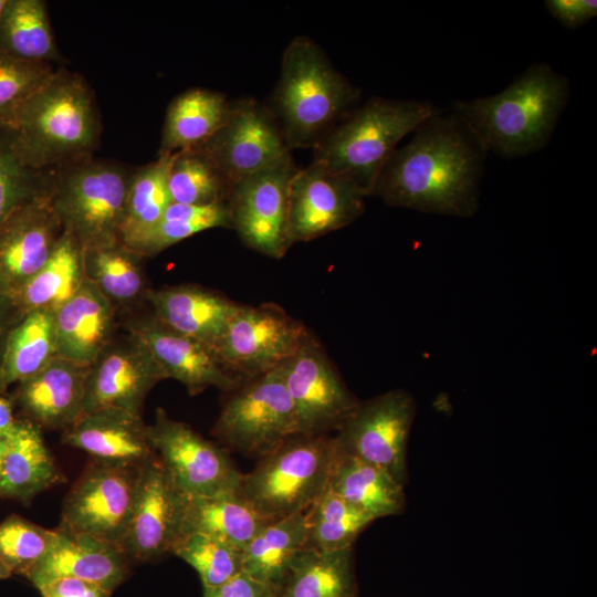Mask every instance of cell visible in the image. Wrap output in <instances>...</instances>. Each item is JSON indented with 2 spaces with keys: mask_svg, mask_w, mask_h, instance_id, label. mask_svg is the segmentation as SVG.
<instances>
[{
  "mask_svg": "<svg viewBox=\"0 0 597 597\" xmlns=\"http://www.w3.org/2000/svg\"><path fill=\"white\" fill-rule=\"evenodd\" d=\"M486 154L454 111L440 109L391 153L370 196L390 207L470 218L479 209Z\"/></svg>",
  "mask_w": 597,
  "mask_h": 597,
  "instance_id": "1",
  "label": "cell"
},
{
  "mask_svg": "<svg viewBox=\"0 0 597 597\" xmlns=\"http://www.w3.org/2000/svg\"><path fill=\"white\" fill-rule=\"evenodd\" d=\"M3 132L18 158L36 171L90 157L101 136L94 95L81 75L56 69Z\"/></svg>",
  "mask_w": 597,
  "mask_h": 597,
  "instance_id": "2",
  "label": "cell"
},
{
  "mask_svg": "<svg viewBox=\"0 0 597 597\" xmlns=\"http://www.w3.org/2000/svg\"><path fill=\"white\" fill-rule=\"evenodd\" d=\"M567 76L549 64L530 65L503 91L457 102L453 111L485 150L516 158L544 148L569 100Z\"/></svg>",
  "mask_w": 597,
  "mask_h": 597,
  "instance_id": "3",
  "label": "cell"
},
{
  "mask_svg": "<svg viewBox=\"0 0 597 597\" xmlns=\"http://www.w3.org/2000/svg\"><path fill=\"white\" fill-rule=\"evenodd\" d=\"M360 91L306 35L286 46L279 81L266 103L290 150L314 147L359 100Z\"/></svg>",
  "mask_w": 597,
  "mask_h": 597,
  "instance_id": "4",
  "label": "cell"
},
{
  "mask_svg": "<svg viewBox=\"0 0 597 597\" xmlns=\"http://www.w3.org/2000/svg\"><path fill=\"white\" fill-rule=\"evenodd\" d=\"M439 112L430 102L371 97L321 138L312 161L349 178L368 197L398 143Z\"/></svg>",
  "mask_w": 597,
  "mask_h": 597,
  "instance_id": "5",
  "label": "cell"
},
{
  "mask_svg": "<svg viewBox=\"0 0 597 597\" xmlns=\"http://www.w3.org/2000/svg\"><path fill=\"white\" fill-rule=\"evenodd\" d=\"M132 174L92 156L49 171L52 207L83 250L121 241Z\"/></svg>",
  "mask_w": 597,
  "mask_h": 597,
  "instance_id": "6",
  "label": "cell"
},
{
  "mask_svg": "<svg viewBox=\"0 0 597 597\" xmlns=\"http://www.w3.org/2000/svg\"><path fill=\"white\" fill-rule=\"evenodd\" d=\"M333 437L293 434L243 474L240 493L268 522L305 513L326 490Z\"/></svg>",
  "mask_w": 597,
  "mask_h": 597,
  "instance_id": "7",
  "label": "cell"
},
{
  "mask_svg": "<svg viewBox=\"0 0 597 597\" xmlns=\"http://www.w3.org/2000/svg\"><path fill=\"white\" fill-rule=\"evenodd\" d=\"M230 392L212 429L228 447L261 458L298 433L279 368L245 378Z\"/></svg>",
  "mask_w": 597,
  "mask_h": 597,
  "instance_id": "8",
  "label": "cell"
},
{
  "mask_svg": "<svg viewBox=\"0 0 597 597\" xmlns=\"http://www.w3.org/2000/svg\"><path fill=\"white\" fill-rule=\"evenodd\" d=\"M308 334L302 322L274 303L239 304L214 352L226 369L243 380L277 368Z\"/></svg>",
  "mask_w": 597,
  "mask_h": 597,
  "instance_id": "9",
  "label": "cell"
},
{
  "mask_svg": "<svg viewBox=\"0 0 597 597\" xmlns=\"http://www.w3.org/2000/svg\"><path fill=\"white\" fill-rule=\"evenodd\" d=\"M415 415L416 401L404 389L359 401L333 437L335 449L384 469L405 486Z\"/></svg>",
  "mask_w": 597,
  "mask_h": 597,
  "instance_id": "10",
  "label": "cell"
},
{
  "mask_svg": "<svg viewBox=\"0 0 597 597\" xmlns=\"http://www.w3.org/2000/svg\"><path fill=\"white\" fill-rule=\"evenodd\" d=\"M297 170L290 155L232 185L228 205L234 229L248 248L282 259L289 235L290 186Z\"/></svg>",
  "mask_w": 597,
  "mask_h": 597,
  "instance_id": "11",
  "label": "cell"
},
{
  "mask_svg": "<svg viewBox=\"0 0 597 597\" xmlns=\"http://www.w3.org/2000/svg\"><path fill=\"white\" fill-rule=\"evenodd\" d=\"M147 434L154 453L186 496L240 491L243 474L229 455L164 409L156 410Z\"/></svg>",
  "mask_w": 597,
  "mask_h": 597,
  "instance_id": "12",
  "label": "cell"
},
{
  "mask_svg": "<svg viewBox=\"0 0 597 597\" xmlns=\"http://www.w3.org/2000/svg\"><path fill=\"white\" fill-rule=\"evenodd\" d=\"M277 368L294 407L298 433L337 431L359 402L311 333Z\"/></svg>",
  "mask_w": 597,
  "mask_h": 597,
  "instance_id": "13",
  "label": "cell"
},
{
  "mask_svg": "<svg viewBox=\"0 0 597 597\" xmlns=\"http://www.w3.org/2000/svg\"><path fill=\"white\" fill-rule=\"evenodd\" d=\"M139 465L95 460L69 491L59 527L121 547L132 514Z\"/></svg>",
  "mask_w": 597,
  "mask_h": 597,
  "instance_id": "14",
  "label": "cell"
},
{
  "mask_svg": "<svg viewBox=\"0 0 597 597\" xmlns=\"http://www.w3.org/2000/svg\"><path fill=\"white\" fill-rule=\"evenodd\" d=\"M195 148L212 161L231 187L291 154L266 103L250 97L231 102L222 126Z\"/></svg>",
  "mask_w": 597,
  "mask_h": 597,
  "instance_id": "15",
  "label": "cell"
},
{
  "mask_svg": "<svg viewBox=\"0 0 597 597\" xmlns=\"http://www.w3.org/2000/svg\"><path fill=\"white\" fill-rule=\"evenodd\" d=\"M187 498L156 454L139 465L132 514L121 542L128 559L150 561L171 553L182 534Z\"/></svg>",
  "mask_w": 597,
  "mask_h": 597,
  "instance_id": "16",
  "label": "cell"
},
{
  "mask_svg": "<svg viewBox=\"0 0 597 597\" xmlns=\"http://www.w3.org/2000/svg\"><path fill=\"white\" fill-rule=\"evenodd\" d=\"M366 193L349 178L323 165L297 168L290 186L289 235L292 244L342 229L365 211Z\"/></svg>",
  "mask_w": 597,
  "mask_h": 597,
  "instance_id": "17",
  "label": "cell"
},
{
  "mask_svg": "<svg viewBox=\"0 0 597 597\" xmlns=\"http://www.w3.org/2000/svg\"><path fill=\"white\" fill-rule=\"evenodd\" d=\"M62 232L49 188L18 208L0 226V293L13 300L49 260Z\"/></svg>",
  "mask_w": 597,
  "mask_h": 597,
  "instance_id": "18",
  "label": "cell"
},
{
  "mask_svg": "<svg viewBox=\"0 0 597 597\" xmlns=\"http://www.w3.org/2000/svg\"><path fill=\"white\" fill-rule=\"evenodd\" d=\"M167 379L146 346L130 339L103 350L88 368L83 413L116 408L140 415L151 388Z\"/></svg>",
  "mask_w": 597,
  "mask_h": 597,
  "instance_id": "19",
  "label": "cell"
},
{
  "mask_svg": "<svg viewBox=\"0 0 597 597\" xmlns=\"http://www.w3.org/2000/svg\"><path fill=\"white\" fill-rule=\"evenodd\" d=\"M130 332L146 346L166 378L178 380L192 396L209 387L231 391L242 381L226 369L213 348L155 317L135 322Z\"/></svg>",
  "mask_w": 597,
  "mask_h": 597,
  "instance_id": "20",
  "label": "cell"
},
{
  "mask_svg": "<svg viewBox=\"0 0 597 597\" xmlns=\"http://www.w3.org/2000/svg\"><path fill=\"white\" fill-rule=\"evenodd\" d=\"M56 530L51 551L27 574L35 587L55 578L73 577L112 594L126 578L128 557L118 545L87 534Z\"/></svg>",
  "mask_w": 597,
  "mask_h": 597,
  "instance_id": "21",
  "label": "cell"
},
{
  "mask_svg": "<svg viewBox=\"0 0 597 597\" xmlns=\"http://www.w3.org/2000/svg\"><path fill=\"white\" fill-rule=\"evenodd\" d=\"M62 443L122 464L139 465L155 455L140 415L116 408L83 413L64 430Z\"/></svg>",
  "mask_w": 597,
  "mask_h": 597,
  "instance_id": "22",
  "label": "cell"
},
{
  "mask_svg": "<svg viewBox=\"0 0 597 597\" xmlns=\"http://www.w3.org/2000/svg\"><path fill=\"white\" fill-rule=\"evenodd\" d=\"M154 317L214 349L239 303L197 285L148 290Z\"/></svg>",
  "mask_w": 597,
  "mask_h": 597,
  "instance_id": "23",
  "label": "cell"
},
{
  "mask_svg": "<svg viewBox=\"0 0 597 597\" xmlns=\"http://www.w3.org/2000/svg\"><path fill=\"white\" fill-rule=\"evenodd\" d=\"M56 355L91 367L107 347L113 325L112 302L85 279L54 313Z\"/></svg>",
  "mask_w": 597,
  "mask_h": 597,
  "instance_id": "24",
  "label": "cell"
},
{
  "mask_svg": "<svg viewBox=\"0 0 597 597\" xmlns=\"http://www.w3.org/2000/svg\"><path fill=\"white\" fill-rule=\"evenodd\" d=\"M88 368L54 357L20 383L21 405L39 425L66 429L82 416Z\"/></svg>",
  "mask_w": 597,
  "mask_h": 597,
  "instance_id": "25",
  "label": "cell"
},
{
  "mask_svg": "<svg viewBox=\"0 0 597 597\" xmlns=\"http://www.w3.org/2000/svg\"><path fill=\"white\" fill-rule=\"evenodd\" d=\"M60 478L38 427L15 421L4 436L0 495L30 501L59 482Z\"/></svg>",
  "mask_w": 597,
  "mask_h": 597,
  "instance_id": "26",
  "label": "cell"
},
{
  "mask_svg": "<svg viewBox=\"0 0 597 597\" xmlns=\"http://www.w3.org/2000/svg\"><path fill=\"white\" fill-rule=\"evenodd\" d=\"M327 488L374 520L397 515L406 505L405 486L387 471L336 449Z\"/></svg>",
  "mask_w": 597,
  "mask_h": 597,
  "instance_id": "27",
  "label": "cell"
},
{
  "mask_svg": "<svg viewBox=\"0 0 597 597\" xmlns=\"http://www.w3.org/2000/svg\"><path fill=\"white\" fill-rule=\"evenodd\" d=\"M230 108L231 102L221 92L203 87L182 92L167 108L159 153L202 145L222 126Z\"/></svg>",
  "mask_w": 597,
  "mask_h": 597,
  "instance_id": "28",
  "label": "cell"
},
{
  "mask_svg": "<svg viewBox=\"0 0 597 597\" xmlns=\"http://www.w3.org/2000/svg\"><path fill=\"white\" fill-rule=\"evenodd\" d=\"M240 491L187 498L182 534L202 533L243 549L268 524Z\"/></svg>",
  "mask_w": 597,
  "mask_h": 597,
  "instance_id": "29",
  "label": "cell"
},
{
  "mask_svg": "<svg viewBox=\"0 0 597 597\" xmlns=\"http://www.w3.org/2000/svg\"><path fill=\"white\" fill-rule=\"evenodd\" d=\"M83 248L63 230L45 264L21 287L13 301L25 314L55 312L73 297L85 281Z\"/></svg>",
  "mask_w": 597,
  "mask_h": 597,
  "instance_id": "30",
  "label": "cell"
},
{
  "mask_svg": "<svg viewBox=\"0 0 597 597\" xmlns=\"http://www.w3.org/2000/svg\"><path fill=\"white\" fill-rule=\"evenodd\" d=\"M353 548H303L294 557L277 597H356Z\"/></svg>",
  "mask_w": 597,
  "mask_h": 597,
  "instance_id": "31",
  "label": "cell"
},
{
  "mask_svg": "<svg viewBox=\"0 0 597 597\" xmlns=\"http://www.w3.org/2000/svg\"><path fill=\"white\" fill-rule=\"evenodd\" d=\"M54 314L34 310L10 331L0 363V391L39 373L56 357Z\"/></svg>",
  "mask_w": 597,
  "mask_h": 597,
  "instance_id": "32",
  "label": "cell"
},
{
  "mask_svg": "<svg viewBox=\"0 0 597 597\" xmlns=\"http://www.w3.org/2000/svg\"><path fill=\"white\" fill-rule=\"evenodd\" d=\"M305 538V513L269 522L242 549L243 573L280 588Z\"/></svg>",
  "mask_w": 597,
  "mask_h": 597,
  "instance_id": "33",
  "label": "cell"
},
{
  "mask_svg": "<svg viewBox=\"0 0 597 597\" xmlns=\"http://www.w3.org/2000/svg\"><path fill=\"white\" fill-rule=\"evenodd\" d=\"M0 52L18 60H61L43 0H7L0 19Z\"/></svg>",
  "mask_w": 597,
  "mask_h": 597,
  "instance_id": "34",
  "label": "cell"
},
{
  "mask_svg": "<svg viewBox=\"0 0 597 597\" xmlns=\"http://www.w3.org/2000/svg\"><path fill=\"white\" fill-rule=\"evenodd\" d=\"M174 154L159 153L156 160L132 174L121 241L130 248L161 218L171 203L168 175Z\"/></svg>",
  "mask_w": 597,
  "mask_h": 597,
  "instance_id": "35",
  "label": "cell"
},
{
  "mask_svg": "<svg viewBox=\"0 0 597 597\" xmlns=\"http://www.w3.org/2000/svg\"><path fill=\"white\" fill-rule=\"evenodd\" d=\"M375 520L326 490L305 512V548L333 552L349 548Z\"/></svg>",
  "mask_w": 597,
  "mask_h": 597,
  "instance_id": "36",
  "label": "cell"
},
{
  "mask_svg": "<svg viewBox=\"0 0 597 597\" xmlns=\"http://www.w3.org/2000/svg\"><path fill=\"white\" fill-rule=\"evenodd\" d=\"M213 228L232 229L228 202L192 206L171 202L159 221L130 248L142 255H155L199 232Z\"/></svg>",
  "mask_w": 597,
  "mask_h": 597,
  "instance_id": "37",
  "label": "cell"
},
{
  "mask_svg": "<svg viewBox=\"0 0 597 597\" xmlns=\"http://www.w3.org/2000/svg\"><path fill=\"white\" fill-rule=\"evenodd\" d=\"M171 202L207 206L228 202L231 185L197 148L174 153L168 175Z\"/></svg>",
  "mask_w": 597,
  "mask_h": 597,
  "instance_id": "38",
  "label": "cell"
},
{
  "mask_svg": "<svg viewBox=\"0 0 597 597\" xmlns=\"http://www.w3.org/2000/svg\"><path fill=\"white\" fill-rule=\"evenodd\" d=\"M139 254L122 241L83 250L85 277L111 302H128L143 287Z\"/></svg>",
  "mask_w": 597,
  "mask_h": 597,
  "instance_id": "39",
  "label": "cell"
},
{
  "mask_svg": "<svg viewBox=\"0 0 597 597\" xmlns=\"http://www.w3.org/2000/svg\"><path fill=\"white\" fill-rule=\"evenodd\" d=\"M172 554L196 569L203 588L218 587L243 572L242 549L202 533H186Z\"/></svg>",
  "mask_w": 597,
  "mask_h": 597,
  "instance_id": "40",
  "label": "cell"
},
{
  "mask_svg": "<svg viewBox=\"0 0 597 597\" xmlns=\"http://www.w3.org/2000/svg\"><path fill=\"white\" fill-rule=\"evenodd\" d=\"M53 64L14 59L0 52V129H7L25 103L52 77Z\"/></svg>",
  "mask_w": 597,
  "mask_h": 597,
  "instance_id": "41",
  "label": "cell"
},
{
  "mask_svg": "<svg viewBox=\"0 0 597 597\" xmlns=\"http://www.w3.org/2000/svg\"><path fill=\"white\" fill-rule=\"evenodd\" d=\"M57 530H48L12 515L0 524V556L11 569L27 576L53 547Z\"/></svg>",
  "mask_w": 597,
  "mask_h": 597,
  "instance_id": "42",
  "label": "cell"
},
{
  "mask_svg": "<svg viewBox=\"0 0 597 597\" xmlns=\"http://www.w3.org/2000/svg\"><path fill=\"white\" fill-rule=\"evenodd\" d=\"M49 171L27 167L3 132L0 137V226L22 205L48 190Z\"/></svg>",
  "mask_w": 597,
  "mask_h": 597,
  "instance_id": "43",
  "label": "cell"
},
{
  "mask_svg": "<svg viewBox=\"0 0 597 597\" xmlns=\"http://www.w3.org/2000/svg\"><path fill=\"white\" fill-rule=\"evenodd\" d=\"M548 13L567 29H577L597 14L595 0H546Z\"/></svg>",
  "mask_w": 597,
  "mask_h": 597,
  "instance_id": "44",
  "label": "cell"
},
{
  "mask_svg": "<svg viewBox=\"0 0 597 597\" xmlns=\"http://www.w3.org/2000/svg\"><path fill=\"white\" fill-rule=\"evenodd\" d=\"M279 588L241 573L224 584L203 588V597H277Z\"/></svg>",
  "mask_w": 597,
  "mask_h": 597,
  "instance_id": "45",
  "label": "cell"
},
{
  "mask_svg": "<svg viewBox=\"0 0 597 597\" xmlns=\"http://www.w3.org/2000/svg\"><path fill=\"white\" fill-rule=\"evenodd\" d=\"M42 597H109L111 593L86 580L60 577L36 586Z\"/></svg>",
  "mask_w": 597,
  "mask_h": 597,
  "instance_id": "46",
  "label": "cell"
},
{
  "mask_svg": "<svg viewBox=\"0 0 597 597\" xmlns=\"http://www.w3.org/2000/svg\"><path fill=\"white\" fill-rule=\"evenodd\" d=\"M19 314L23 315L15 302L10 296L0 293V363L8 335Z\"/></svg>",
  "mask_w": 597,
  "mask_h": 597,
  "instance_id": "47",
  "label": "cell"
},
{
  "mask_svg": "<svg viewBox=\"0 0 597 597\" xmlns=\"http://www.w3.org/2000/svg\"><path fill=\"white\" fill-rule=\"evenodd\" d=\"M14 422L10 402L0 398V436H4Z\"/></svg>",
  "mask_w": 597,
  "mask_h": 597,
  "instance_id": "48",
  "label": "cell"
},
{
  "mask_svg": "<svg viewBox=\"0 0 597 597\" xmlns=\"http://www.w3.org/2000/svg\"><path fill=\"white\" fill-rule=\"evenodd\" d=\"M12 575L11 569L8 567V565L4 563V561L0 556V579L8 578Z\"/></svg>",
  "mask_w": 597,
  "mask_h": 597,
  "instance_id": "49",
  "label": "cell"
},
{
  "mask_svg": "<svg viewBox=\"0 0 597 597\" xmlns=\"http://www.w3.org/2000/svg\"><path fill=\"white\" fill-rule=\"evenodd\" d=\"M4 436H0V470H1L2 457L4 452Z\"/></svg>",
  "mask_w": 597,
  "mask_h": 597,
  "instance_id": "50",
  "label": "cell"
},
{
  "mask_svg": "<svg viewBox=\"0 0 597 597\" xmlns=\"http://www.w3.org/2000/svg\"><path fill=\"white\" fill-rule=\"evenodd\" d=\"M6 2H7V0H0V19H1L2 12H3V9L6 7Z\"/></svg>",
  "mask_w": 597,
  "mask_h": 597,
  "instance_id": "51",
  "label": "cell"
}]
</instances>
